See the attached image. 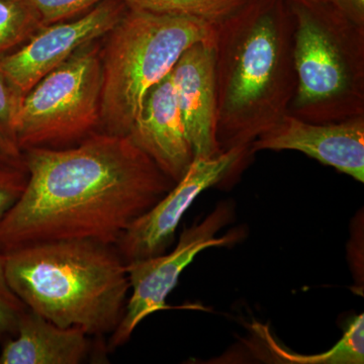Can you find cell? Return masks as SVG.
I'll list each match as a JSON object with an SVG mask.
<instances>
[{
	"label": "cell",
	"mask_w": 364,
	"mask_h": 364,
	"mask_svg": "<svg viewBox=\"0 0 364 364\" xmlns=\"http://www.w3.org/2000/svg\"><path fill=\"white\" fill-rule=\"evenodd\" d=\"M7 282L33 312L97 338L121 322L130 289L116 246L90 240L49 242L6 254Z\"/></svg>",
	"instance_id": "3957f363"
},
{
	"label": "cell",
	"mask_w": 364,
	"mask_h": 364,
	"mask_svg": "<svg viewBox=\"0 0 364 364\" xmlns=\"http://www.w3.org/2000/svg\"><path fill=\"white\" fill-rule=\"evenodd\" d=\"M26 181L25 162L0 158V220L18 202Z\"/></svg>",
	"instance_id": "ffe728a7"
},
{
	"label": "cell",
	"mask_w": 364,
	"mask_h": 364,
	"mask_svg": "<svg viewBox=\"0 0 364 364\" xmlns=\"http://www.w3.org/2000/svg\"><path fill=\"white\" fill-rule=\"evenodd\" d=\"M296 91L287 114L310 123L364 116V28L327 0H287Z\"/></svg>",
	"instance_id": "277c9868"
},
{
	"label": "cell",
	"mask_w": 364,
	"mask_h": 364,
	"mask_svg": "<svg viewBox=\"0 0 364 364\" xmlns=\"http://www.w3.org/2000/svg\"><path fill=\"white\" fill-rule=\"evenodd\" d=\"M127 7L159 14H184L213 25L226 20L249 0H122Z\"/></svg>",
	"instance_id": "9a60e30c"
},
{
	"label": "cell",
	"mask_w": 364,
	"mask_h": 364,
	"mask_svg": "<svg viewBox=\"0 0 364 364\" xmlns=\"http://www.w3.org/2000/svg\"><path fill=\"white\" fill-rule=\"evenodd\" d=\"M107 0H28L43 26L71 20Z\"/></svg>",
	"instance_id": "ac0fdd59"
},
{
	"label": "cell",
	"mask_w": 364,
	"mask_h": 364,
	"mask_svg": "<svg viewBox=\"0 0 364 364\" xmlns=\"http://www.w3.org/2000/svg\"><path fill=\"white\" fill-rule=\"evenodd\" d=\"M23 97L0 74V152L14 161H23L16 138V121Z\"/></svg>",
	"instance_id": "e0dca14e"
},
{
	"label": "cell",
	"mask_w": 364,
	"mask_h": 364,
	"mask_svg": "<svg viewBox=\"0 0 364 364\" xmlns=\"http://www.w3.org/2000/svg\"><path fill=\"white\" fill-rule=\"evenodd\" d=\"M28 181L0 220V252L49 242L117 246L176 182L128 136L93 133L75 147L23 152Z\"/></svg>",
	"instance_id": "6da1fadb"
},
{
	"label": "cell",
	"mask_w": 364,
	"mask_h": 364,
	"mask_svg": "<svg viewBox=\"0 0 364 364\" xmlns=\"http://www.w3.org/2000/svg\"><path fill=\"white\" fill-rule=\"evenodd\" d=\"M231 205L222 203L203 221L186 228L172 252L126 263L130 289L123 318L107 342V351L116 350L131 338L136 326L152 314L172 309L166 299L181 274L198 253L212 247L229 246L238 241L240 231L217 237L218 232L231 221Z\"/></svg>",
	"instance_id": "52a82bcc"
},
{
	"label": "cell",
	"mask_w": 364,
	"mask_h": 364,
	"mask_svg": "<svg viewBox=\"0 0 364 364\" xmlns=\"http://www.w3.org/2000/svg\"><path fill=\"white\" fill-rule=\"evenodd\" d=\"M170 75L193 158L221 154L217 140L215 37L188 48Z\"/></svg>",
	"instance_id": "8fae6325"
},
{
	"label": "cell",
	"mask_w": 364,
	"mask_h": 364,
	"mask_svg": "<svg viewBox=\"0 0 364 364\" xmlns=\"http://www.w3.org/2000/svg\"><path fill=\"white\" fill-rule=\"evenodd\" d=\"M270 350L284 363L301 364H363L364 360V315L356 316L345 326L343 336L329 351L315 355H301L282 350L267 333Z\"/></svg>",
	"instance_id": "5bb4252c"
},
{
	"label": "cell",
	"mask_w": 364,
	"mask_h": 364,
	"mask_svg": "<svg viewBox=\"0 0 364 364\" xmlns=\"http://www.w3.org/2000/svg\"><path fill=\"white\" fill-rule=\"evenodd\" d=\"M102 48L88 43L23 97L16 121L21 152L87 138L100 126Z\"/></svg>",
	"instance_id": "8992f818"
},
{
	"label": "cell",
	"mask_w": 364,
	"mask_h": 364,
	"mask_svg": "<svg viewBox=\"0 0 364 364\" xmlns=\"http://www.w3.org/2000/svg\"><path fill=\"white\" fill-rule=\"evenodd\" d=\"M287 0H249L215 25L217 140L247 150L289 112L296 91Z\"/></svg>",
	"instance_id": "7a4b0ae2"
},
{
	"label": "cell",
	"mask_w": 364,
	"mask_h": 364,
	"mask_svg": "<svg viewBox=\"0 0 364 364\" xmlns=\"http://www.w3.org/2000/svg\"><path fill=\"white\" fill-rule=\"evenodd\" d=\"M215 35V25L200 18L127 7L102 49V132L128 135L148 92L188 48Z\"/></svg>",
	"instance_id": "5b68a950"
},
{
	"label": "cell",
	"mask_w": 364,
	"mask_h": 364,
	"mask_svg": "<svg viewBox=\"0 0 364 364\" xmlns=\"http://www.w3.org/2000/svg\"><path fill=\"white\" fill-rule=\"evenodd\" d=\"M352 23L364 28V0H327Z\"/></svg>",
	"instance_id": "44dd1931"
},
{
	"label": "cell",
	"mask_w": 364,
	"mask_h": 364,
	"mask_svg": "<svg viewBox=\"0 0 364 364\" xmlns=\"http://www.w3.org/2000/svg\"><path fill=\"white\" fill-rule=\"evenodd\" d=\"M126 6L122 0H107L80 18L42 26L18 49L0 58V74L25 97L78 49L111 32Z\"/></svg>",
	"instance_id": "ba28073f"
},
{
	"label": "cell",
	"mask_w": 364,
	"mask_h": 364,
	"mask_svg": "<svg viewBox=\"0 0 364 364\" xmlns=\"http://www.w3.org/2000/svg\"><path fill=\"white\" fill-rule=\"evenodd\" d=\"M42 26L28 0H0V58L18 49Z\"/></svg>",
	"instance_id": "2e32d148"
},
{
	"label": "cell",
	"mask_w": 364,
	"mask_h": 364,
	"mask_svg": "<svg viewBox=\"0 0 364 364\" xmlns=\"http://www.w3.org/2000/svg\"><path fill=\"white\" fill-rule=\"evenodd\" d=\"M90 335L61 327L28 310L14 336L0 338V364H79L91 352Z\"/></svg>",
	"instance_id": "4fadbf2b"
},
{
	"label": "cell",
	"mask_w": 364,
	"mask_h": 364,
	"mask_svg": "<svg viewBox=\"0 0 364 364\" xmlns=\"http://www.w3.org/2000/svg\"><path fill=\"white\" fill-rule=\"evenodd\" d=\"M245 152L234 148L213 158H193L181 181L156 205L132 223L117 242L116 247L124 263L164 253L196 198L221 181Z\"/></svg>",
	"instance_id": "9c48e42d"
},
{
	"label": "cell",
	"mask_w": 364,
	"mask_h": 364,
	"mask_svg": "<svg viewBox=\"0 0 364 364\" xmlns=\"http://www.w3.org/2000/svg\"><path fill=\"white\" fill-rule=\"evenodd\" d=\"M261 150H294L364 181V116L333 123H310L287 114L250 146Z\"/></svg>",
	"instance_id": "30bf717a"
},
{
	"label": "cell",
	"mask_w": 364,
	"mask_h": 364,
	"mask_svg": "<svg viewBox=\"0 0 364 364\" xmlns=\"http://www.w3.org/2000/svg\"><path fill=\"white\" fill-rule=\"evenodd\" d=\"M28 306L16 294L7 282L6 254L0 252V338L14 336L18 330Z\"/></svg>",
	"instance_id": "d6986e66"
},
{
	"label": "cell",
	"mask_w": 364,
	"mask_h": 364,
	"mask_svg": "<svg viewBox=\"0 0 364 364\" xmlns=\"http://www.w3.org/2000/svg\"><path fill=\"white\" fill-rule=\"evenodd\" d=\"M0 158H6V159H9V157L4 156V154H2V153H1V152H0ZM11 160H13V159H11ZM18 162H20V161H18Z\"/></svg>",
	"instance_id": "7402d4cb"
},
{
	"label": "cell",
	"mask_w": 364,
	"mask_h": 364,
	"mask_svg": "<svg viewBox=\"0 0 364 364\" xmlns=\"http://www.w3.org/2000/svg\"><path fill=\"white\" fill-rule=\"evenodd\" d=\"M129 138L174 182L193 160L170 73L148 92Z\"/></svg>",
	"instance_id": "7c38bea8"
}]
</instances>
